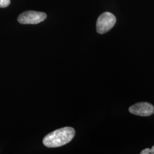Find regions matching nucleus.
<instances>
[{"label":"nucleus","mask_w":154,"mask_h":154,"mask_svg":"<svg viewBox=\"0 0 154 154\" xmlns=\"http://www.w3.org/2000/svg\"><path fill=\"white\" fill-rule=\"evenodd\" d=\"M11 4V0H0V8H5Z\"/></svg>","instance_id":"obj_5"},{"label":"nucleus","mask_w":154,"mask_h":154,"mask_svg":"<svg viewBox=\"0 0 154 154\" xmlns=\"http://www.w3.org/2000/svg\"><path fill=\"white\" fill-rule=\"evenodd\" d=\"M116 20L113 14L110 12H105L99 16L96 25L97 32L103 34L110 30L116 24Z\"/></svg>","instance_id":"obj_2"},{"label":"nucleus","mask_w":154,"mask_h":154,"mask_svg":"<svg viewBox=\"0 0 154 154\" xmlns=\"http://www.w3.org/2000/svg\"><path fill=\"white\" fill-rule=\"evenodd\" d=\"M140 154H154V146L151 149H145L140 152Z\"/></svg>","instance_id":"obj_6"},{"label":"nucleus","mask_w":154,"mask_h":154,"mask_svg":"<svg viewBox=\"0 0 154 154\" xmlns=\"http://www.w3.org/2000/svg\"><path fill=\"white\" fill-rule=\"evenodd\" d=\"M46 17V14L44 12L29 11L20 14L17 21L21 24H37L44 21Z\"/></svg>","instance_id":"obj_3"},{"label":"nucleus","mask_w":154,"mask_h":154,"mask_svg":"<svg viewBox=\"0 0 154 154\" xmlns=\"http://www.w3.org/2000/svg\"><path fill=\"white\" fill-rule=\"evenodd\" d=\"M130 113L136 116H149L154 113V106L149 102H138L130 107Z\"/></svg>","instance_id":"obj_4"},{"label":"nucleus","mask_w":154,"mask_h":154,"mask_svg":"<svg viewBox=\"0 0 154 154\" xmlns=\"http://www.w3.org/2000/svg\"><path fill=\"white\" fill-rule=\"evenodd\" d=\"M75 134L73 128L66 127L48 134L43 139L45 146L49 148L59 147L71 142Z\"/></svg>","instance_id":"obj_1"}]
</instances>
